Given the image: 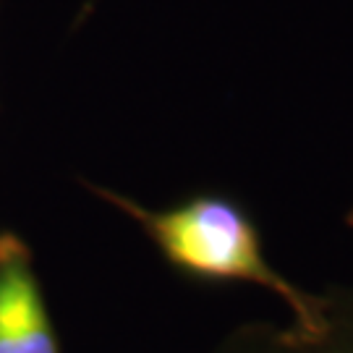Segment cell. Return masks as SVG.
<instances>
[{
    "label": "cell",
    "instance_id": "obj_1",
    "mask_svg": "<svg viewBox=\"0 0 353 353\" xmlns=\"http://www.w3.org/2000/svg\"><path fill=\"white\" fill-rule=\"evenodd\" d=\"M97 194L131 214L181 275L210 285H256L285 303L296 327L322 325V293L299 288L272 267L252 212L233 196L196 194L165 210H150L105 189Z\"/></svg>",
    "mask_w": 353,
    "mask_h": 353
},
{
    "label": "cell",
    "instance_id": "obj_2",
    "mask_svg": "<svg viewBox=\"0 0 353 353\" xmlns=\"http://www.w3.org/2000/svg\"><path fill=\"white\" fill-rule=\"evenodd\" d=\"M0 353H61L34 256L13 233L0 236Z\"/></svg>",
    "mask_w": 353,
    "mask_h": 353
},
{
    "label": "cell",
    "instance_id": "obj_3",
    "mask_svg": "<svg viewBox=\"0 0 353 353\" xmlns=\"http://www.w3.org/2000/svg\"><path fill=\"white\" fill-rule=\"evenodd\" d=\"M322 299L325 312L319 327L252 322L233 330L214 353H353V288L335 285Z\"/></svg>",
    "mask_w": 353,
    "mask_h": 353
},
{
    "label": "cell",
    "instance_id": "obj_4",
    "mask_svg": "<svg viewBox=\"0 0 353 353\" xmlns=\"http://www.w3.org/2000/svg\"><path fill=\"white\" fill-rule=\"evenodd\" d=\"M348 223H351V225H353V212H351V217H348Z\"/></svg>",
    "mask_w": 353,
    "mask_h": 353
}]
</instances>
